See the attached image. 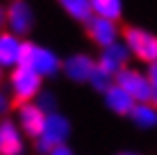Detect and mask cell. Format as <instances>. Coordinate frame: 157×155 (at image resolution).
Returning a JSON list of instances; mask_svg holds the SVG:
<instances>
[{
  "label": "cell",
  "instance_id": "13",
  "mask_svg": "<svg viewBox=\"0 0 157 155\" xmlns=\"http://www.w3.org/2000/svg\"><path fill=\"white\" fill-rule=\"evenodd\" d=\"M102 98H105V105L109 112H114V114L118 116H130V112H132V107L137 103L132 100V96H130L128 91H123L121 87L114 82L109 89H107L105 94H102Z\"/></svg>",
  "mask_w": 157,
  "mask_h": 155
},
{
  "label": "cell",
  "instance_id": "11",
  "mask_svg": "<svg viewBox=\"0 0 157 155\" xmlns=\"http://www.w3.org/2000/svg\"><path fill=\"white\" fill-rule=\"evenodd\" d=\"M25 135L14 119H0V155H23Z\"/></svg>",
  "mask_w": 157,
  "mask_h": 155
},
{
  "label": "cell",
  "instance_id": "18",
  "mask_svg": "<svg viewBox=\"0 0 157 155\" xmlns=\"http://www.w3.org/2000/svg\"><path fill=\"white\" fill-rule=\"evenodd\" d=\"M36 105H39L46 114L57 112V110H55V94H50V91H41L39 96H36Z\"/></svg>",
  "mask_w": 157,
  "mask_h": 155
},
{
  "label": "cell",
  "instance_id": "21",
  "mask_svg": "<svg viewBox=\"0 0 157 155\" xmlns=\"http://www.w3.org/2000/svg\"><path fill=\"white\" fill-rule=\"evenodd\" d=\"M48 155H75V153L71 151V146H68V144H62V146H55Z\"/></svg>",
  "mask_w": 157,
  "mask_h": 155
},
{
  "label": "cell",
  "instance_id": "4",
  "mask_svg": "<svg viewBox=\"0 0 157 155\" xmlns=\"http://www.w3.org/2000/svg\"><path fill=\"white\" fill-rule=\"evenodd\" d=\"M114 82L123 91H128L132 96L134 103H153V87H150V80L146 76V71L128 66L114 78Z\"/></svg>",
  "mask_w": 157,
  "mask_h": 155
},
{
  "label": "cell",
  "instance_id": "6",
  "mask_svg": "<svg viewBox=\"0 0 157 155\" xmlns=\"http://www.w3.org/2000/svg\"><path fill=\"white\" fill-rule=\"evenodd\" d=\"M25 50H28V41L23 37L14 34L9 30L0 32V66L2 68L21 66L25 60Z\"/></svg>",
  "mask_w": 157,
  "mask_h": 155
},
{
  "label": "cell",
  "instance_id": "23",
  "mask_svg": "<svg viewBox=\"0 0 157 155\" xmlns=\"http://www.w3.org/2000/svg\"><path fill=\"white\" fill-rule=\"evenodd\" d=\"M116 155H141V153H137V151H121V153H116Z\"/></svg>",
  "mask_w": 157,
  "mask_h": 155
},
{
  "label": "cell",
  "instance_id": "5",
  "mask_svg": "<svg viewBox=\"0 0 157 155\" xmlns=\"http://www.w3.org/2000/svg\"><path fill=\"white\" fill-rule=\"evenodd\" d=\"M23 64L30 66L39 78H52L62 68V62H59L57 52L46 48V46H39V44H28Z\"/></svg>",
  "mask_w": 157,
  "mask_h": 155
},
{
  "label": "cell",
  "instance_id": "20",
  "mask_svg": "<svg viewBox=\"0 0 157 155\" xmlns=\"http://www.w3.org/2000/svg\"><path fill=\"white\" fill-rule=\"evenodd\" d=\"M146 76H148L150 87H153V94H155V91H157V62H153V64H148V66H146Z\"/></svg>",
  "mask_w": 157,
  "mask_h": 155
},
{
  "label": "cell",
  "instance_id": "1",
  "mask_svg": "<svg viewBox=\"0 0 157 155\" xmlns=\"http://www.w3.org/2000/svg\"><path fill=\"white\" fill-rule=\"evenodd\" d=\"M41 80L43 78H39L30 66H25V64L12 68V73H9V78H7L12 100L18 103V105L36 100V96L43 91V89H41Z\"/></svg>",
  "mask_w": 157,
  "mask_h": 155
},
{
  "label": "cell",
  "instance_id": "2",
  "mask_svg": "<svg viewBox=\"0 0 157 155\" xmlns=\"http://www.w3.org/2000/svg\"><path fill=\"white\" fill-rule=\"evenodd\" d=\"M123 44L128 46L130 55L134 60L144 62L146 66L157 62V34L155 32L139 28V25H130V28L123 30Z\"/></svg>",
  "mask_w": 157,
  "mask_h": 155
},
{
  "label": "cell",
  "instance_id": "7",
  "mask_svg": "<svg viewBox=\"0 0 157 155\" xmlns=\"http://www.w3.org/2000/svg\"><path fill=\"white\" fill-rule=\"evenodd\" d=\"M84 25H86V34H89V39L94 41L96 46H100V48L114 46V44L121 41V37H123V32H121V28H118L116 21H107V18L91 16Z\"/></svg>",
  "mask_w": 157,
  "mask_h": 155
},
{
  "label": "cell",
  "instance_id": "16",
  "mask_svg": "<svg viewBox=\"0 0 157 155\" xmlns=\"http://www.w3.org/2000/svg\"><path fill=\"white\" fill-rule=\"evenodd\" d=\"M57 2L73 21L86 23L94 16V12H91V0H57Z\"/></svg>",
  "mask_w": 157,
  "mask_h": 155
},
{
  "label": "cell",
  "instance_id": "24",
  "mask_svg": "<svg viewBox=\"0 0 157 155\" xmlns=\"http://www.w3.org/2000/svg\"><path fill=\"white\" fill-rule=\"evenodd\" d=\"M2 80H5V68L0 66V82H2Z\"/></svg>",
  "mask_w": 157,
  "mask_h": 155
},
{
  "label": "cell",
  "instance_id": "12",
  "mask_svg": "<svg viewBox=\"0 0 157 155\" xmlns=\"http://www.w3.org/2000/svg\"><path fill=\"white\" fill-rule=\"evenodd\" d=\"M130 50H128V46L123 44V41H118V44L114 46H107V48H102L100 50V55H98V66L102 68V71H107L109 76H118V73L123 71V68H128V62H130Z\"/></svg>",
  "mask_w": 157,
  "mask_h": 155
},
{
  "label": "cell",
  "instance_id": "8",
  "mask_svg": "<svg viewBox=\"0 0 157 155\" xmlns=\"http://www.w3.org/2000/svg\"><path fill=\"white\" fill-rule=\"evenodd\" d=\"M34 28V9L28 0H12L7 5V30L25 37Z\"/></svg>",
  "mask_w": 157,
  "mask_h": 155
},
{
  "label": "cell",
  "instance_id": "25",
  "mask_svg": "<svg viewBox=\"0 0 157 155\" xmlns=\"http://www.w3.org/2000/svg\"><path fill=\"white\" fill-rule=\"evenodd\" d=\"M153 105H155V107H157V91L153 94Z\"/></svg>",
  "mask_w": 157,
  "mask_h": 155
},
{
  "label": "cell",
  "instance_id": "10",
  "mask_svg": "<svg viewBox=\"0 0 157 155\" xmlns=\"http://www.w3.org/2000/svg\"><path fill=\"white\" fill-rule=\"evenodd\" d=\"M16 116H18L16 123H18V128L23 130V135L36 139V137L41 135V130H43V123H46V116L48 114L39 107V105H36V100H32V103L18 105Z\"/></svg>",
  "mask_w": 157,
  "mask_h": 155
},
{
  "label": "cell",
  "instance_id": "19",
  "mask_svg": "<svg viewBox=\"0 0 157 155\" xmlns=\"http://www.w3.org/2000/svg\"><path fill=\"white\" fill-rule=\"evenodd\" d=\"M12 103H14L12 96L0 89V119H5V116L9 114V110H12Z\"/></svg>",
  "mask_w": 157,
  "mask_h": 155
},
{
  "label": "cell",
  "instance_id": "14",
  "mask_svg": "<svg viewBox=\"0 0 157 155\" xmlns=\"http://www.w3.org/2000/svg\"><path fill=\"white\" fill-rule=\"evenodd\" d=\"M139 130H155L157 128V107L153 103H137L128 116Z\"/></svg>",
  "mask_w": 157,
  "mask_h": 155
},
{
  "label": "cell",
  "instance_id": "9",
  "mask_svg": "<svg viewBox=\"0 0 157 155\" xmlns=\"http://www.w3.org/2000/svg\"><path fill=\"white\" fill-rule=\"evenodd\" d=\"M96 68H98V62L91 55H86V52H73L71 57H66V60L62 62L64 76L71 80V82H78V84L89 82Z\"/></svg>",
  "mask_w": 157,
  "mask_h": 155
},
{
  "label": "cell",
  "instance_id": "15",
  "mask_svg": "<svg viewBox=\"0 0 157 155\" xmlns=\"http://www.w3.org/2000/svg\"><path fill=\"white\" fill-rule=\"evenodd\" d=\"M123 0H91V12L98 18H107V21H116L123 16Z\"/></svg>",
  "mask_w": 157,
  "mask_h": 155
},
{
  "label": "cell",
  "instance_id": "22",
  "mask_svg": "<svg viewBox=\"0 0 157 155\" xmlns=\"http://www.w3.org/2000/svg\"><path fill=\"white\" fill-rule=\"evenodd\" d=\"M7 30V7L0 5V32Z\"/></svg>",
  "mask_w": 157,
  "mask_h": 155
},
{
  "label": "cell",
  "instance_id": "3",
  "mask_svg": "<svg viewBox=\"0 0 157 155\" xmlns=\"http://www.w3.org/2000/svg\"><path fill=\"white\" fill-rule=\"evenodd\" d=\"M68 135H71V121H68L62 112H50V114L46 116V123H43L41 135L34 139L36 153L48 155L55 146L66 144Z\"/></svg>",
  "mask_w": 157,
  "mask_h": 155
},
{
  "label": "cell",
  "instance_id": "17",
  "mask_svg": "<svg viewBox=\"0 0 157 155\" xmlns=\"http://www.w3.org/2000/svg\"><path fill=\"white\" fill-rule=\"evenodd\" d=\"M89 84L96 89V91H100V94H105L107 89L114 84V76H109L107 71H102V68L98 66L94 71V76H91V80H89Z\"/></svg>",
  "mask_w": 157,
  "mask_h": 155
}]
</instances>
